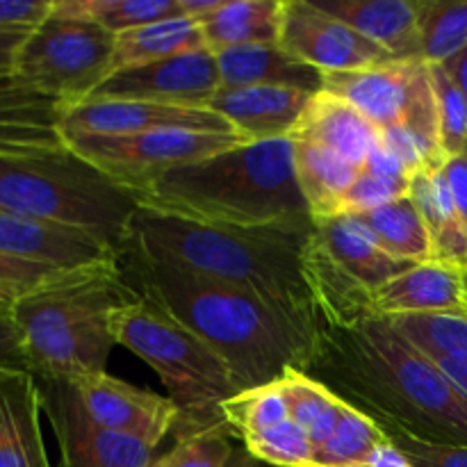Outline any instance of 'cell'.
I'll return each mask as SVG.
<instances>
[{"instance_id":"277c9868","label":"cell","mask_w":467,"mask_h":467,"mask_svg":"<svg viewBox=\"0 0 467 467\" xmlns=\"http://www.w3.org/2000/svg\"><path fill=\"white\" fill-rule=\"evenodd\" d=\"M140 208L213 226H313L292 140L255 141L176 167L135 194Z\"/></svg>"},{"instance_id":"7bdbcfd3","label":"cell","mask_w":467,"mask_h":467,"mask_svg":"<svg viewBox=\"0 0 467 467\" xmlns=\"http://www.w3.org/2000/svg\"><path fill=\"white\" fill-rule=\"evenodd\" d=\"M363 171L372 173V176H379V178H386V181L401 182V185H410L415 178L413 173L404 167V162H401V160L397 158V155L383 144V141H379L377 149L369 153Z\"/></svg>"},{"instance_id":"2e32d148","label":"cell","mask_w":467,"mask_h":467,"mask_svg":"<svg viewBox=\"0 0 467 467\" xmlns=\"http://www.w3.org/2000/svg\"><path fill=\"white\" fill-rule=\"evenodd\" d=\"M0 254L55 269H80L119 258V251L94 233L41 222L3 208H0Z\"/></svg>"},{"instance_id":"ab89813d","label":"cell","mask_w":467,"mask_h":467,"mask_svg":"<svg viewBox=\"0 0 467 467\" xmlns=\"http://www.w3.org/2000/svg\"><path fill=\"white\" fill-rule=\"evenodd\" d=\"M64 272H68V269L46 267V265L26 263V260L0 254V290L16 296V299H21L23 295L32 292L35 287L53 281Z\"/></svg>"},{"instance_id":"1f68e13d","label":"cell","mask_w":467,"mask_h":467,"mask_svg":"<svg viewBox=\"0 0 467 467\" xmlns=\"http://www.w3.org/2000/svg\"><path fill=\"white\" fill-rule=\"evenodd\" d=\"M222 415L228 431L240 438V441L258 436V433L267 431V429H274L276 424L292 420L278 381L269 383V386L237 392L235 397L223 401Z\"/></svg>"},{"instance_id":"9c48e42d","label":"cell","mask_w":467,"mask_h":467,"mask_svg":"<svg viewBox=\"0 0 467 467\" xmlns=\"http://www.w3.org/2000/svg\"><path fill=\"white\" fill-rule=\"evenodd\" d=\"M324 91L363 112L381 132L406 130L422 149L429 171H441L447 158L441 144L436 94L429 64L395 59L349 73L324 76Z\"/></svg>"},{"instance_id":"ffe728a7","label":"cell","mask_w":467,"mask_h":467,"mask_svg":"<svg viewBox=\"0 0 467 467\" xmlns=\"http://www.w3.org/2000/svg\"><path fill=\"white\" fill-rule=\"evenodd\" d=\"M41 415L32 372L0 374V467H53L46 454Z\"/></svg>"},{"instance_id":"4316f807","label":"cell","mask_w":467,"mask_h":467,"mask_svg":"<svg viewBox=\"0 0 467 467\" xmlns=\"http://www.w3.org/2000/svg\"><path fill=\"white\" fill-rule=\"evenodd\" d=\"M201 48H208V46H205L199 23L185 16L164 18V21L119 32L114 36L112 73Z\"/></svg>"},{"instance_id":"6da1fadb","label":"cell","mask_w":467,"mask_h":467,"mask_svg":"<svg viewBox=\"0 0 467 467\" xmlns=\"http://www.w3.org/2000/svg\"><path fill=\"white\" fill-rule=\"evenodd\" d=\"M386 433L467 447V400L383 315L317 322L306 372Z\"/></svg>"},{"instance_id":"ee69618b","label":"cell","mask_w":467,"mask_h":467,"mask_svg":"<svg viewBox=\"0 0 467 467\" xmlns=\"http://www.w3.org/2000/svg\"><path fill=\"white\" fill-rule=\"evenodd\" d=\"M447 182H450L451 196H454V203L459 208V214L467 223V144L461 153H456L454 158H450L442 167Z\"/></svg>"},{"instance_id":"f1b7e54d","label":"cell","mask_w":467,"mask_h":467,"mask_svg":"<svg viewBox=\"0 0 467 467\" xmlns=\"http://www.w3.org/2000/svg\"><path fill=\"white\" fill-rule=\"evenodd\" d=\"M278 383L290 409V418L308 431L315 450L327 445L340 420L342 400H337L328 388L310 379L308 374L296 369H290L285 377L278 379Z\"/></svg>"},{"instance_id":"d6a6232c","label":"cell","mask_w":467,"mask_h":467,"mask_svg":"<svg viewBox=\"0 0 467 467\" xmlns=\"http://www.w3.org/2000/svg\"><path fill=\"white\" fill-rule=\"evenodd\" d=\"M467 48V0H422V59L447 64Z\"/></svg>"},{"instance_id":"83f0119b","label":"cell","mask_w":467,"mask_h":467,"mask_svg":"<svg viewBox=\"0 0 467 467\" xmlns=\"http://www.w3.org/2000/svg\"><path fill=\"white\" fill-rule=\"evenodd\" d=\"M351 217L368 228L377 244L395 260L413 265L431 263V235L410 196Z\"/></svg>"},{"instance_id":"4fadbf2b","label":"cell","mask_w":467,"mask_h":467,"mask_svg":"<svg viewBox=\"0 0 467 467\" xmlns=\"http://www.w3.org/2000/svg\"><path fill=\"white\" fill-rule=\"evenodd\" d=\"M219 89L222 78L217 57L210 48H201L112 73L87 100H141L178 108H208Z\"/></svg>"},{"instance_id":"7dc6e473","label":"cell","mask_w":467,"mask_h":467,"mask_svg":"<svg viewBox=\"0 0 467 467\" xmlns=\"http://www.w3.org/2000/svg\"><path fill=\"white\" fill-rule=\"evenodd\" d=\"M363 467H413V465H410V461L406 459V456L401 454L395 445H392L390 438H388V441L383 442L377 451H374V456L369 459V463Z\"/></svg>"},{"instance_id":"d4e9b609","label":"cell","mask_w":467,"mask_h":467,"mask_svg":"<svg viewBox=\"0 0 467 467\" xmlns=\"http://www.w3.org/2000/svg\"><path fill=\"white\" fill-rule=\"evenodd\" d=\"M290 140L295 144L296 181L313 219L322 222V219L337 217L342 210V199L363 169L306 137H290Z\"/></svg>"},{"instance_id":"5bb4252c","label":"cell","mask_w":467,"mask_h":467,"mask_svg":"<svg viewBox=\"0 0 467 467\" xmlns=\"http://www.w3.org/2000/svg\"><path fill=\"white\" fill-rule=\"evenodd\" d=\"M192 130L237 132L231 123L210 108L141 103V100H85L64 105L59 135H137V132ZM240 135V132H237Z\"/></svg>"},{"instance_id":"b9f144b4","label":"cell","mask_w":467,"mask_h":467,"mask_svg":"<svg viewBox=\"0 0 467 467\" xmlns=\"http://www.w3.org/2000/svg\"><path fill=\"white\" fill-rule=\"evenodd\" d=\"M21 369H27L21 333H18L12 313H0V374L21 372Z\"/></svg>"},{"instance_id":"f35d334b","label":"cell","mask_w":467,"mask_h":467,"mask_svg":"<svg viewBox=\"0 0 467 467\" xmlns=\"http://www.w3.org/2000/svg\"><path fill=\"white\" fill-rule=\"evenodd\" d=\"M392 445L410 461L413 467H467L465 445H441V442H424L404 433H386Z\"/></svg>"},{"instance_id":"f546056e","label":"cell","mask_w":467,"mask_h":467,"mask_svg":"<svg viewBox=\"0 0 467 467\" xmlns=\"http://www.w3.org/2000/svg\"><path fill=\"white\" fill-rule=\"evenodd\" d=\"M386 441V431L372 418L342 401L336 431L315 450L313 467H363Z\"/></svg>"},{"instance_id":"f6af8a7d","label":"cell","mask_w":467,"mask_h":467,"mask_svg":"<svg viewBox=\"0 0 467 467\" xmlns=\"http://www.w3.org/2000/svg\"><path fill=\"white\" fill-rule=\"evenodd\" d=\"M27 32L30 30H0V85L12 80L16 53Z\"/></svg>"},{"instance_id":"ba28073f","label":"cell","mask_w":467,"mask_h":467,"mask_svg":"<svg viewBox=\"0 0 467 467\" xmlns=\"http://www.w3.org/2000/svg\"><path fill=\"white\" fill-rule=\"evenodd\" d=\"M114 36L87 18L55 9L23 39L12 82L27 91L76 105L89 99L112 76Z\"/></svg>"},{"instance_id":"30bf717a","label":"cell","mask_w":467,"mask_h":467,"mask_svg":"<svg viewBox=\"0 0 467 467\" xmlns=\"http://www.w3.org/2000/svg\"><path fill=\"white\" fill-rule=\"evenodd\" d=\"M80 158L132 194L146 190L167 171L199 162L210 155L251 144L244 135L222 132L160 130L137 135H64Z\"/></svg>"},{"instance_id":"4dcf8cb0","label":"cell","mask_w":467,"mask_h":467,"mask_svg":"<svg viewBox=\"0 0 467 467\" xmlns=\"http://www.w3.org/2000/svg\"><path fill=\"white\" fill-rule=\"evenodd\" d=\"M55 9L99 23L112 35L181 16L178 0H55Z\"/></svg>"},{"instance_id":"e0dca14e","label":"cell","mask_w":467,"mask_h":467,"mask_svg":"<svg viewBox=\"0 0 467 467\" xmlns=\"http://www.w3.org/2000/svg\"><path fill=\"white\" fill-rule=\"evenodd\" d=\"M313 96L290 87H237L219 89L208 108L255 144L290 140Z\"/></svg>"},{"instance_id":"7a4b0ae2","label":"cell","mask_w":467,"mask_h":467,"mask_svg":"<svg viewBox=\"0 0 467 467\" xmlns=\"http://www.w3.org/2000/svg\"><path fill=\"white\" fill-rule=\"evenodd\" d=\"M119 263L141 299L217 351L242 390L276 383L290 369L306 372L317 319L160 263L132 242H126Z\"/></svg>"},{"instance_id":"d590c367","label":"cell","mask_w":467,"mask_h":467,"mask_svg":"<svg viewBox=\"0 0 467 467\" xmlns=\"http://www.w3.org/2000/svg\"><path fill=\"white\" fill-rule=\"evenodd\" d=\"M429 73L436 94L442 153L450 160L467 144V100L445 64H429Z\"/></svg>"},{"instance_id":"bcb514c9","label":"cell","mask_w":467,"mask_h":467,"mask_svg":"<svg viewBox=\"0 0 467 467\" xmlns=\"http://www.w3.org/2000/svg\"><path fill=\"white\" fill-rule=\"evenodd\" d=\"M226 0H178V9H181V16L190 18L194 23H203L205 18L213 16Z\"/></svg>"},{"instance_id":"8992f818","label":"cell","mask_w":467,"mask_h":467,"mask_svg":"<svg viewBox=\"0 0 467 467\" xmlns=\"http://www.w3.org/2000/svg\"><path fill=\"white\" fill-rule=\"evenodd\" d=\"M0 208L82 228L121 254L140 205L62 140L0 149Z\"/></svg>"},{"instance_id":"836d02e7","label":"cell","mask_w":467,"mask_h":467,"mask_svg":"<svg viewBox=\"0 0 467 467\" xmlns=\"http://www.w3.org/2000/svg\"><path fill=\"white\" fill-rule=\"evenodd\" d=\"M397 331L424 354L467 365V317L461 315H401L388 317Z\"/></svg>"},{"instance_id":"e575fe53","label":"cell","mask_w":467,"mask_h":467,"mask_svg":"<svg viewBox=\"0 0 467 467\" xmlns=\"http://www.w3.org/2000/svg\"><path fill=\"white\" fill-rule=\"evenodd\" d=\"M244 450L272 467H313L315 447L304 427L287 420L274 429L242 441Z\"/></svg>"},{"instance_id":"816d5d0a","label":"cell","mask_w":467,"mask_h":467,"mask_svg":"<svg viewBox=\"0 0 467 467\" xmlns=\"http://www.w3.org/2000/svg\"><path fill=\"white\" fill-rule=\"evenodd\" d=\"M465 283H467V276H465Z\"/></svg>"},{"instance_id":"5b68a950","label":"cell","mask_w":467,"mask_h":467,"mask_svg":"<svg viewBox=\"0 0 467 467\" xmlns=\"http://www.w3.org/2000/svg\"><path fill=\"white\" fill-rule=\"evenodd\" d=\"M140 301L119 258L68 269L14 304L12 317L32 374L80 379L105 372L117 347L112 315Z\"/></svg>"},{"instance_id":"8fae6325","label":"cell","mask_w":467,"mask_h":467,"mask_svg":"<svg viewBox=\"0 0 467 467\" xmlns=\"http://www.w3.org/2000/svg\"><path fill=\"white\" fill-rule=\"evenodd\" d=\"M32 377L39 392L41 413L57 438V467H150L155 463L153 447L100 427L87 413L71 379L53 374Z\"/></svg>"},{"instance_id":"74e56055","label":"cell","mask_w":467,"mask_h":467,"mask_svg":"<svg viewBox=\"0 0 467 467\" xmlns=\"http://www.w3.org/2000/svg\"><path fill=\"white\" fill-rule=\"evenodd\" d=\"M409 192L410 185H401V182L386 181V178L360 171L354 185L349 187V192L342 199L340 214L369 213V210H377L381 205L392 203V201L401 199V196H409Z\"/></svg>"},{"instance_id":"3957f363","label":"cell","mask_w":467,"mask_h":467,"mask_svg":"<svg viewBox=\"0 0 467 467\" xmlns=\"http://www.w3.org/2000/svg\"><path fill=\"white\" fill-rule=\"evenodd\" d=\"M313 228L213 226L137 208L128 242L160 263L317 319L304 278V246Z\"/></svg>"},{"instance_id":"7402d4cb","label":"cell","mask_w":467,"mask_h":467,"mask_svg":"<svg viewBox=\"0 0 467 467\" xmlns=\"http://www.w3.org/2000/svg\"><path fill=\"white\" fill-rule=\"evenodd\" d=\"M290 137H306L363 169L381 141V130L354 105L322 89L313 96Z\"/></svg>"},{"instance_id":"9a60e30c","label":"cell","mask_w":467,"mask_h":467,"mask_svg":"<svg viewBox=\"0 0 467 467\" xmlns=\"http://www.w3.org/2000/svg\"><path fill=\"white\" fill-rule=\"evenodd\" d=\"M87 413L109 431L137 438L155 450L176 429L178 409L169 397L130 386L108 372L71 379Z\"/></svg>"},{"instance_id":"681fc988","label":"cell","mask_w":467,"mask_h":467,"mask_svg":"<svg viewBox=\"0 0 467 467\" xmlns=\"http://www.w3.org/2000/svg\"><path fill=\"white\" fill-rule=\"evenodd\" d=\"M226 467H272L267 463H263V461H258L255 456H251L249 451L244 450V445L237 447L235 454H233V459L228 461Z\"/></svg>"},{"instance_id":"7c38bea8","label":"cell","mask_w":467,"mask_h":467,"mask_svg":"<svg viewBox=\"0 0 467 467\" xmlns=\"http://www.w3.org/2000/svg\"><path fill=\"white\" fill-rule=\"evenodd\" d=\"M278 46L324 76L395 62L381 46L324 12L313 0H283Z\"/></svg>"},{"instance_id":"d6986e66","label":"cell","mask_w":467,"mask_h":467,"mask_svg":"<svg viewBox=\"0 0 467 467\" xmlns=\"http://www.w3.org/2000/svg\"><path fill=\"white\" fill-rule=\"evenodd\" d=\"M374 310L383 317H401V315L467 317L465 274L433 260L415 265L374 295Z\"/></svg>"},{"instance_id":"52a82bcc","label":"cell","mask_w":467,"mask_h":467,"mask_svg":"<svg viewBox=\"0 0 467 467\" xmlns=\"http://www.w3.org/2000/svg\"><path fill=\"white\" fill-rule=\"evenodd\" d=\"M112 333L117 345L149 363L167 386L169 400L178 409L176 441L228 429L222 406L242 388L199 336L141 296L112 315Z\"/></svg>"},{"instance_id":"603a6c76","label":"cell","mask_w":467,"mask_h":467,"mask_svg":"<svg viewBox=\"0 0 467 467\" xmlns=\"http://www.w3.org/2000/svg\"><path fill=\"white\" fill-rule=\"evenodd\" d=\"M315 235L319 237L328 255L372 295H377L392 278L415 267L413 263L388 255L369 235L368 228L360 226L351 214H337L315 222Z\"/></svg>"},{"instance_id":"8d00e7d4","label":"cell","mask_w":467,"mask_h":467,"mask_svg":"<svg viewBox=\"0 0 467 467\" xmlns=\"http://www.w3.org/2000/svg\"><path fill=\"white\" fill-rule=\"evenodd\" d=\"M228 429H213L199 436L176 441L173 450L150 467H226L237 447Z\"/></svg>"},{"instance_id":"c3c4849f","label":"cell","mask_w":467,"mask_h":467,"mask_svg":"<svg viewBox=\"0 0 467 467\" xmlns=\"http://www.w3.org/2000/svg\"><path fill=\"white\" fill-rule=\"evenodd\" d=\"M447 71L451 73V78H454L456 82H459L461 91L465 94V100H467V48L463 50V53L456 55L454 59H450V62L445 64Z\"/></svg>"},{"instance_id":"f907efd6","label":"cell","mask_w":467,"mask_h":467,"mask_svg":"<svg viewBox=\"0 0 467 467\" xmlns=\"http://www.w3.org/2000/svg\"><path fill=\"white\" fill-rule=\"evenodd\" d=\"M16 301H18L16 296H12V295H7V292L0 290V313H12V308Z\"/></svg>"},{"instance_id":"44dd1931","label":"cell","mask_w":467,"mask_h":467,"mask_svg":"<svg viewBox=\"0 0 467 467\" xmlns=\"http://www.w3.org/2000/svg\"><path fill=\"white\" fill-rule=\"evenodd\" d=\"M222 89L237 87H290L319 94L324 89V73L292 57L278 44L233 46L214 53Z\"/></svg>"},{"instance_id":"60d3db41","label":"cell","mask_w":467,"mask_h":467,"mask_svg":"<svg viewBox=\"0 0 467 467\" xmlns=\"http://www.w3.org/2000/svg\"><path fill=\"white\" fill-rule=\"evenodd\" d=\"M53 12V0H0V30H35Z\"/></svg>"},{"instance_id":"cb8c5ba5","label":"cell","mask_w":467,"mask_h":467,"mask_svg":"<svg viewBox=\"0 0 467 467\" xmlns=\"http://www.w3.org/2000/svg\"><path fill=\"white\" fill-rule=\"evenodd\" d=\"M409 196L431 235L433 263L447 265L467 276V223L459 214L442 169L418 173L410 182Z\"/></svg>"},{"instance_id":"ac0fdd59","label":"cell","mask_w":467,"mask_h":467,"mask_svg":"<svg viewBox=\"0 0 467 467\" xmlns=\"http://www.w3.org/2000/svg\"><path fill=\"white\" fill-rule=\"evenodd\" d=\"M313 3L381 46L395 59H422V0H313Z\"/></svg>"},{"instance_id":"484cf974","label":"cell","mask_w":467,"mask_h":467,"mask_svg":"<svg viewBox=\"0 0 467 467\" xmlns=\"http://www.w3.org/2000/svg\"><path fill=\"white\" fill-rule=\"evenodd\" d=\"M283 0H226L201 23L205 46L213 53L233 46L278 44Z\"/></svg>"}]
</instances>
